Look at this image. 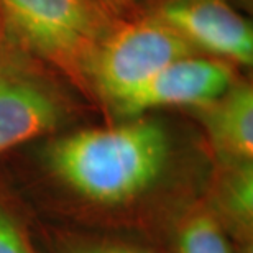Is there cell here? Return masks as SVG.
I'll return each mask as SVG.
<instances>
[{
  "label": "cell",
  "mask_w": 253,
  "mask_h": 253,
  "mask_svg": "<svg viewBox=\"0 0 253 253\" xmlns=\"http://www.w3.org/2000/svg\"><path fill=\"white\" fill-rule=\"evenodd\" d=\"M169 136L155 120L136 119L89 128L53 141L46 161L68 188L99 204H120L143 194L169 160Z\"/></svg>",
  "instance_id": "obj_1"
},
{
  "label": "cell",
  "mask_w": 253,
  "mask_h": 253,
  "mask_svg": "<svg viewBox=\"0 0 253 253\" xmlns=\"http://www.w3.org/2000/svg\"><path fill=\"white\" fill-rule=\"evenodd\" d=\"M23 40L66 73L84 78L110 25L94 0H0Z\"/></svg>",
  "instance_id": "obj_2"
},
{
  "label": "cell",
  "mask_w": 253,
  "mask_h": 253,
  "mask_svg": "<svg viewBox=\"0 0 253 253\" xmlns=\"http://www.w3.org/2000/svg\"><path fill=\"white\" fill-rule=\"evenodd\" d=\"M196 49L160 18L110 28L94 49L84 78L114 104L138 87L165 66L191 56Z\"/></svg>",
  "instance_id": "obj_3"
},
{
  "label": "cell",
  "mask_w": 253,
  "mask_h": 253,
  "mask_svg": "<svg viewBox=\"0 0 253 253\" xmlns=\"http://www.w3.org/2000/svg\"><path fill=\"white\" fill-rule=\"evenodd\" d=\"M234 84L229 63L214 58L184 56L165 66L143 84L110 104L125 117L160 107L202 109Z\"/></svg>",
  "instance_id": "obj_4"
},
{
  "label": "cell",
  "mask_w": 253,
  "mask_h": 253,
  "mask_svg": "<svg viewBox=\"0 0 253 253\" xmlns=\"http://www.w3.org/2000/svg\"><path fill=\"white\" fill-rule=\"evenodd\" d=\"M194 49L225 63H253V30L225 0H168L155 15Z\"/></svg>",
  "instance_id": "obj_5"
},
{
  "label": "cell",
  "mask_w": 253,
  "mask_h": 253,
  "mask_svg": "<svg viewBox=\"0 0 253 253\" xmlns=\"http://www.w3.org/2000/svg\"><path fill=\"white\" fill-rule=\"evenodd\" d=\"M64 112L46 81L17 63H0V153L54 130Z\"/></svg>",
  "instance_id": "obj_6"
},
{
  "label": "cell",
  "mask_w": 253,
  "mask_h": 253,
  "mask_svg": "<svg viewBox=\"0 0 253 253\" xmlns=\"http://www.w3.org/2000/svg\"><path fill=\"white\" fill-rule=\"evenodd\" d=\"M209 138L224 161L252 163L253 90L249 84H232L219 99L199 109Z\"/></svg>",
  "instance_id": "obj_7"
},
{
  "label": "cell",
  "mask_w": 253,
  "mask_h": 253,
  "mask_svg": "<svg viewBox=\"0 0 253 253\" xmlns=\"http://www.w3.org/2000/svg\"><path fill=\"white\" fill-rule=\"evenodd\" d=\"M234 171L224 183L220 194L222 209L240 230L247 234L252 229V206H253V173L252 163L232 165Z\"/></svg>",
  "instance_id": "obj_8"
},
{
  "label": "cell",
  "mask_w": 253,
  "mask_h": 253,
  "mask_svg": "<svg viewBox=\"0 0 253 253\" xmlns=\"http://www.w3.org/2000/svg\"><path fill=\"white\" fill-rule=\"evenodd\" d=\"M179 253H230L220 227L211 215H194L181 227Z\"/></svg>",
  "instance_id": "obj_9"
},
{
  "label": "cell",
  "mask_w": 253,
  "mask_h": 253,
  "mask_svg": "<svg viewBox=\"0 0 253 253\" xmlns=\"http://www.w3.org/2000/svg\"><path fill=\"white\" fill-rule=\"evenodd\" d=\"M0 253H32L13 219L0 207Z\"/></svg>",
  "instance_id": "obj_10"
},
{
  "label": "cell",
  "mask_w": 253,
  "mask_h": 253,
  "mask_svg": "<svg viewBox=\"0 0 253 253\" xmlns=\"http://www.w3.org/2000/svg\"><path fill=\"white\" fill-rule=\"evenodd\" d=\"M64 253H148L128 245L117 244H76L66 249Z\"/></svg>",
  "instance_id": "obj_11"
},
{
  "label": "cell",
  "mask_w": 253,
  "mask_h": 253,
  "mask_svg": "<svg viewBox=\"0 0 253 253\" xmlns=\"http://www.w3.org/2000/svg\"><path fill=\"white\" fill-rule=\"evenodd\" d=\"M109 2H112L115 5H126V3H130L131 0H109Z\"/></svg>",
  "instance_id": "obj_12"
}]
</instances>
